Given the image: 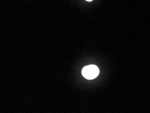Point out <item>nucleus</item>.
Segmentation results:
<instances>
[{"label":"nucleus","mask_w":150,"mask_h":113,"mask_svg":"<svg viewBox=\"0 0 150 113\" xmlns=\"http://www.w3.org/2000/svg\"><path fill=\"white\" fill-rule=\"evenodd\" d=\"M100 74V70L96 65H89L85 66L82 70V75L85 79L91 80L96 78Z\"/></svg>","instance_id":"obj_1"},{"label":"nucleus","mask_w":150,"mask_h":113,"mask_svg":"<svg viewBox=\"0 0 150 113\" xmlns=\"http://www.w3.org/2000/svg\"><path fill=\"white\" fill-rule=\"evenodd\" d=\"M86 1H93V0H86Z\"/></svg>","instance_id":"obj_2"}]
</instances>
